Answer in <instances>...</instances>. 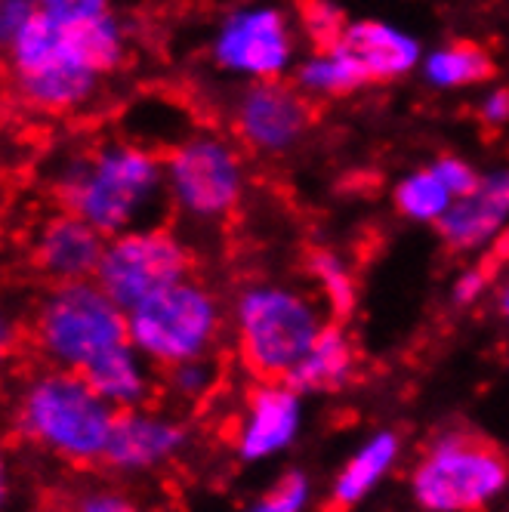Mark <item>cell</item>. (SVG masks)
Segmentation results:
<instances>
[{
	"label": "cell",
	"mask_w": 509,
	"mask_h": 512,
	"mask_svg": "<svg viewBox=\"0 0 509 512\" xmlns=\"http://www.w3.org/2000/svg\"><path fill=\"white\" fill-rule=\"evenodd\" d=\"M130 59V28L112 10L87 19L38 13L0 59L25 112L68 118L93 108Z\"/></svg>",
	"instance_id": "obj_1"
},
{
	"label": "cell",
	"mask_w": 509,
	"mask_h": 512,
	"mask_svg": "<svg viewBox=\"0 0 509 512\" xmlns=\"http://www.w3.org/2000/svg\"><path fill=\"white\" fill-rule=\"evenodd\" d=\"M47 186L56 207L81 216L105 238L161 223L167 213L164 155L130 136H105L56 152Z\"/></svg>",
	"instance_id": "obj_2"
},
{
	"label": "cell",
	"mask_w": 509,
	"mask_h": 512,
	"mask_svg": "<svg viewBox=\"0 0 509 512\" xmlns=\"http://www.w3.org/2000/svg\"><path fill=\"white\" fill-rule=\"evenodd\" d=\"M118 411L78 371L41 364L22 377L10 405V429L34 451L65 466H102Z\"/></svg>",
	"instance_id": "obj_3"
},
{
	"label": "cell",
	"mask_w": 509,
	"mask_h": 512,
	"mask_svg": "<svg viewBox=\"0 0 509 512\" xmlns=\"http://www.w3.org/2000/svg\"><path fill=\"white\" fill-rule=\"evenodd\" d=\"M167 210L198 229L223 226L250 192V161L241 145L213 127H195L164 152Z\"/></svg>",
	"instance_id": "obj_4"
},
{
	"label": "cell",
	"mask_w": 509,
	"mask_h": 512,
	"mask_svg": "<svg viewBox=\"0 0 509 512\" xmlns=\"http://www.w3.org/2000/svg\"><path fill=\"white\" fill-rule=\"evenodd\" d=\"M28 340L44 364L84 374L90 364L127 340V312L96 278L50 284L28 315Z\"/></svg>",
	"instance_id": "obj_5"
},
{
	"label": "cell",
	"mask_w": 509,
	"mask_h": 512,
	"mask_svg": "<svg viewBox=\"0 0 509 512\" xmlns=\"http://www.w3.org/2000/svg\"><path fill=\"white\" fill-rule=\"evenodd\" d=\"M232 321L238 355L260 383H281L327 324L306 290L278 281L244 284L232 303Z\"/></svg>",
	"instance_id": "obj_6"
},
{
	"label": "cell",
	"mask_w": 509,
	"mask_h": 512,
	"mask_svg": "<svg viewBox=\"0 0 509 512\" xmlns=\"http://www.w3.org/2000/svg\"><path fill=\"white\" fill-rule=\"evenodd\" d=\"M300 44L294 10L278 0H241L216 16L204 50L216 75L235 84H263L294 75Z\"/></svg>",
	"instance_id": "obj_7"
},
{
	"label": "cell",
	"mask_w": 509,
	"mask_h": 512,
	"mask_svg": "<svg viewBox=\"0 0 509 512\" xmlns=\"http://www.w3.org/2000/svg\"><path fill=\"white\" fill-rule=\"evenodd\" d=\"M223 334V303L201 278H183L127 312V340L158 371L207 358Z\"/></svg>",
	"instance_id": "obj_8"
},
{
	"label": "cell",
	"mask_w": 509,
	"mask_h": 512,
	"mask_svg": "<svg viewBox=\"0 0 509 512\" xmlns=\"http://www.w3.org/2000/svg\"><path fill=\"white\" fill-rule=\"evenodd\" d=\"M509 485L506 457L472 432H445L411 475L414 500L429 512H476Z\"/></svg>",
	"instance_id": "obj_9"
},
{
	"label": "cell",
	"mask_w": 509,
	"mask_h": 512,
	"mask_svg": "<svg viewBox=\"0 0 509 512\" xmlns=\"http://www.w3.org/2000/svg\"><path fill=\"white\" fill-rule=\"evenodd\" d=\"M195 275L189 241L164 223L139 226L105 241L96 284L124 312L136 309L164 287Z\"/></svg>",
	"instance_id": "obj_10"
},
{
	"label": "cell",
	"mask_w": 509,
	"mask_h": 512,
	"mask_svg": "<svg viewBox=\"0 0 509 512\" xmlns=\"http://www.w3.org/2000/svg\"><path fill=\"white\" fill-rule=\"evenodd\" d=\"M229 136L253 158L284 161L300 152L315 130V102L297 90V84L263 81L238 84L226 99Z\"/></svg>",
	"instance_id": "obj_11"
},
{
	"label": "cell",
	"mask_w": 509,
	"mask_h": 512,
	"mask_svg": "<svg viewBox=\"0 0 509 512\" xmlns=\"http://www.w3.org/2000/svg\"><path fill=\"white\" fill-rule=\"evenodd\" d=\"M189 445V426L164 411L136 408L121 411L108 438L102 466L118 479L152 475L183 457Z\"/></svg>",
	"instance_id": "obj_12"
},
{
	"label": "cell",
	"mask_w": 509,
	"mask_h": 512,
	"mask_svg": "<svg viewBox=\"0 0 509 512\" xmlns=\"http://www.w3.org/2000/svg\"><path fill=\"white\" fill-rule=\"evenodd\" d=\"M105 235H99L81 216L56 207L53 213L41 216L38 226L31 229L28 253L31 266L47 284H68L96 278Z\"/></svg>",
	"instance_id": "obj_13"
},
{
	"label": "cell",
	"mask_w": 509,
	"mask_h": 512,
	"mask_svg": "<svg viewBox=\"0 0 509 512\" xmlns=\"http://www.w3.org/2000/svg\"><path fill=\"white\" fill-rule=\"evenodd\" d=\"M509 226V164L482 170L479 186L457 198L451 210L439 219L442 244L454 253L488 250Z\"/></svg>",
	"instance_id": "obj_14"
},
{
	"label": "cell",
	"mask_w": 509,
	"mask_h": 512,
	"mask_svg": "<svg viewBox=\"0 0 509 512\" xmlns=\"http://www.w3.org/2000/svg\"><path fill=\"white\" fill-rule=\"evenodd\" d=\"M300 420H303L300 392H294L287 383H260L250 392L247 414L238 429L235 448L241 460L253 463L294 445Z\"/></svg>",
	"instance_id": "obj_15"
},
{
	"label": "cell",
	"mask_w": 509,
	"mask_h": 512,
	"mask_svg": "<svg viewBox=\"0 0 509 512\" xmlns=\"http://www.w3.org/2000/svg\"><path fill=\"white\" fill-rule=\"evenodd\" d=\"M343 44L355 53V59L365 65L371 87L374 84H395L417 75L420 59L426 47L420 44L417 34L408 28L395 25L389 19H352Z\"/></svg>",
	"instance_id": "obj_16"
},
{
	"label": "cell",
	"mask_w": 509,
	"mask_h": 512,
	"mask_svg": "<svg viewBox=\"0 0 509 512\" xmlns=\"http://www.w3.org/2000/svg\"><path fill=\"white\" fill-rule=\"evenodd\" d=\"M158 368L145 358L136 346L121 343L112 352L99 355L84 377L90 386L112 405L118 414L121 411H136V408H149L152 398L158 395Z\"/></svg>",
	"instance_id": "obj_17"
},
{
	"label": "cell",
	"mask_w": 509,
	"mask_h": 512,
	"mask_svg": "<svg viewBox=\"0 0 509 512\" xmlns=\"http://www.w3.org/2000/svg\"><path fill=\"white\" fill-rule=\"evenodd\" d=\"M290 81L312 102H337L371 87L365 65L355 59V53L343 41L306 50L297 59Z\"/></svg>",
	"instance_id": "obj_18"
},
{
	"label": "cell",
	"mask_w": 509,
	"mask_h": 512,
	"mask_svg": "<svg viewBox=\"0 0 509 512\" xmlns=\"http://www.w3.org/2000/svg\"><path fill=\"white\" fill-rule=\"evenodd\" d=\"M417 75L439 93L485 87L494 78V56L476 41H445L423 53Z\"/></svg>",
	"instance_id": "obj_19"
},
{
	"label": "cell",
	"mask_w": 509,
	"mask_h": 512,
	"mask_svg": "<svg viewBox=\"0 0 509 512\" xmlns=\"http://www.w3.org/2000/svg\"><path fill=\"white\" fill-rule=\"evenodd\" d=\"M352 371H355L352 343L337 321H327L321 327L318 340L312 343V349L281 383H287L300 395L303 392H334L349 383Z\"/></svg>",
	"instance_id": "obj_20"
},
{
	"label": "cell",
	"mask_w": 509,
	"mask_h": 512,
	"mask_svg": "<svg viewBox=\"0 0 509 512\" xmlns=\"http://www.w3.org/2000/svg\"><path fill=\"white\" fill-rule=\"evenodd\" d=\"M398 460V435L395 432H377L371 442L361 445L352 460L340 469L337 482H334V494H331V506L334 509H349L358 500H365L383 475L395 466Z\"/></svg>",
	"instance_id": "obj_21"
},
{
	"label": "cell",
	"mask_w": 509,
	"mask_h": 512,
	"mask_svg": "<svg viewBox=\"0 0 509 512\" xmlns=\"http://www.w3.org/2000/svg\"><path fill=\"white\" fill-rule=\"evenodd\" d=\"M454 201L457 198L429 164L408 170L392 186V207L398 210V216L420 226H439V219L451 210Z\"/></svg>",
	"instance_id": "obj_22"
},
{
	"label": "cell",
	"mask_w": 509,
	"mask_h": 512,
	"mask_svg": "<svg viewBox=\"0 0 509 512\" xmlns=\"http://www.w3.org/2000/svg\"><path fill=\"white\" fill-rule=\"evenodd\" d=\"M306 272L309 281L315 284L318 297L327 303L337 318H346L355 309L358 290H355V275L349 269V263L331 247H312L306 256Z\"/></svg>",
	"instance_id": "obj_23"
},
{
	"label": "cell",
	"mask_w": 509,
	"mask_h": 512,
	"mask_svg": "<svg viewBox=\"0 0 509 512\" xmlns=\"http://www.w3.org/2000/svg\"><path fill=\"white\" fill-rule=\"evenodd\" d=\"M294 16H297L303 41H309L312 47H327V44L343 41V34L352 22L340 0H300Z\"/></svg>",
	"instance_id": "obj_24"
},
{
	"label": "cell",
	"mask_w": 509,
	"mask_h": 512,
	"mask_svg": "<svg viewBox=\"0 0 509 512\" xmlns=\"http://www.w3.org/2000/svg\"><path fill=\"white\" fill-rule=\"evenodd\" d=\"M216 383V368L210 364V358H192L183 364H173V368L164 371L161 386L179 398V401H201Z\"/></svg>",
	"instance_id": "obj_25"
},
{
	"label": "cell",
	"mask_w": 509,
	"mask_h": 512,
	"mask_svg": "<svg viewBox=\"0 0 509 512\" xmlns=\"http://www.w3.org/2000/svg\"><path fill=\"white\" fill-rule=\"evenodd\" d=\"M309 503V479L303 472H284L275 488L253 503L247 512H303Z\"/></svg>",
	"instance_id": "obj_26"
},
{
	"label": "cell",
	"mask_w": 509,
	"mask_h": 512,
	"mask_svg": "<svg viewBox=\"0 0 509 512\" xmlns=\"http://www.w3.org/2000/svg\"><path fill=\"white\" fill-rule=\"evenodd\" d=\"M429 167L435 170V176H439L445 186H448V192L454 195V198H463V195H469L472 189L479 186V179H482V170L472 164L469 158H463V155H454V152H445V155H435L432 161H429Z\"/></svg>",
	"instance_id": "obj_27"
},
{
	"label": "cell",
	"mask_w": 509,
	"mask_h": 512,
	"mask_svg": "<svg viewBox=\"0 0 509 512\" xmlns=\"http://www.w3.org/2000/svg\"><path fill=\"white\" fill-rule=\"evenodd\" d=\"M71 512H139V503L112 485H90L75 494Z\"/></svg>",
	"instance_id": "obj_28"
},
{
	"label": "cell",
	"mask_w": 509,
	"mask_h": 512,
	"mask_svg": "<svg viewBox=\"0 0 509 512\" xmlns=\"http://www.w3.org/2000/svg\"><path fill=\"white\" fill-rule=\"evenodd\" d=\"M41 13L38 0H0V59L16 44L25 25Z\"/></svg>",
	"instance_id": "obj_29"
},
{
	"label": "cell",
	"mask_w": 509,
	"mask_h": 512,
	"mask_svg": "<svg viewBox=\"0 0 509 512\" xmlns=\"http://www.w3.org/2000/svg\"><path fill=\"white\" fill-rule=\"evenodd\" d=\"M22 340H25V324H22L19 309L0 297V371L16 358Z\"/></svg>",
	"instance_id": "obj_30"
},
{
	"label": "cell",
	"mask_w": 509,
	"mask_h": 512,
	"mask_svg": "<svg viewBox=\"0 0 509 512\" xmlns=\"http://www.w3.org/2000/svg\"><path fill=\"white\" fill-rule=\"evenodd\" d=\"M476 115L479 124L488 130H500L509 124V87H488L479 102H476Z\"/></svg>",
	"instance_id": "obj_31"
},
{
	"label": "cell",
	"mask_w": 509,
	"mask_h": 512,
	"mask_svg": "<svg viewBox=\"0 0 509 512\" xmlns=\"http://www.w3.org/2000/svg\"><path fill=\"white\" fill-rule=\"evenodd\" d=\"M38 7L56 19H87L112 10V0H38Z\"/></svg>",
	"instance_id": "obj_32"
},
{
	"label": "cell",
	"mask_w": 509,
	"mask_h": 512,
	"mask_svg": "<svg viewBox=\"0 0 509 512\" xmlns=\"http://www.w3.org/2000/svg\"><path fill=\"white\" fill-rule=\"evenodd\" d=\"M13 500H16V463L7 445L0 442V512H10Z\"/></svg>",
	"instance_id": "obj_33"
},
{
	"label": "cell",
	"mask_w": 509,
	"mask_h": 512,
	"mask_svg": "<svg viewBox=\"0 0 509 512\" xmlns=\"http://www.w3.org/2000/svg\"><path fill=\"white\" fill-rule=\"evenodd\" d=\"M497 306H500V315H503V318H509V284L500 290V300H497Z\"/></svg>",
	"instance_id": "obj_34"
},
{
	"label": "cell",
	"mask_w": 509,
	"mask_h": 512,
	"mask_svg": "<svg viewBox=\"0 0 509 512\" xmlns=\"http://www.w3.org/2000/svg\"><path fill=\"white\" fill-rule=\"evenodd\" d=\"M0 204H4V182H0Z\"/></svg>",
	"instance_id": "obj_35"
}]
</instances>
